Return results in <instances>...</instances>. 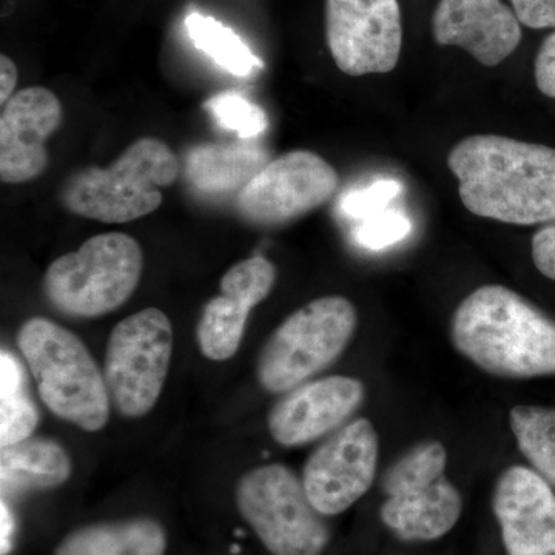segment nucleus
Listing matches in <instances>:
<instances>
[{
	"label": "nucleus",
	"mask_w": 555,
	"mask_h": 555,
	"mask_svg": "<svg viewBox=\"0 0 555 555\" xmlns=\"http://www.w3.org/2000/svg\"><path fill=\"white\" fill-rule=\"evenodd\" d=\"M433 33L438 43L460 47L485 67L502 64L521 39L520 21L502 0H440Z\"/></svg>",
	"instance_id": "f3484780"
},
{
	"label": "nucleus",
	"mask_w": 555,
	"mask_h": 555,
	"mask_svg": "<svg viewBox=\"0 0 555 555\" xmlns=\"http://www.w3.org/2000/svg\"><path fill=\"white\" fill-rule=\"evenodd\" d=\"M401 192H403V185L396 179H379L367 188L346 193L339 199L338 211L349 221L361 222L389 210L390 204L401 195Z\"/></svg>",
	"instance_id": "393cba45"
},
{
	"label": "nucleus",
	"mask_w": 555,
	"mask_h": 555,
	"mask_svg": "<svg viewBox=\"0 0 555 555\" xmlns=\"http://www.w3.org/2000/svg\"><path fill=\"white\" fill-rule=\"evenodd\" d=\"M173 353V327L163 310H139L109 334L104 379L109 400L124 416L138 418L155 408Z\"/></svg>",
	"instance_id": "1a4fd4ad"
},
{
	"label": "nucleus",
	"mask_w": 555,
	"mask_h": 555,
	"mask_svg": "<svg viewBox=\"0 0 555 555\" xmlns=\"http://www.w3.org/2000/svg\"><path fill=\"white\" fill-rule=\"evenodd\" d=\"M532 261L542 275L555 281V224L535 233L532 238Z\"/></svg>",
	"instance_id": "cd10ccee"
},
{
	"label": "nucleus",
	"mask_w": 555,
	"mask_h": 555,
	"mask_svg": "<svg viewBox=\"0 0 555 555\" xmlns=\"http://www.w3.org/2000/svg\"><path fill=\"white\" fill-rule=\"evenodd\" d=\"M534 73L537 89L555 100V33L540 47Z\"/></svg>",
	"instance_id": "c85d7f7f"
},
{
	"label": "nucleus",
	"mask_w": 555,
	"mask_h": 555,
	"mask_svg": "<svg viewBox=\"0 0 555 555\" xmlns=\"http://www.w3.org/2000/svg\"><path fill=\"white\" fill-rule=\"evenodd\" d=\"M189 38L196 49L211 57L219 67L238 78H250L264 68L257 54L251 53L246 42L232 28L204 14L192 13L185 20Z\"/></svg>",
	"instance_id": "412c9836"
},
{
	"label": "nucleus",
	"mask_w": 555,
	"mask_h": 555,
	"mask_svg": "<svg viewBox=\"0 0 555 555\" xmlns=\"http://www.w3.org/2000/svg\"><path fill=\"white\" fill-rule=\"evenodd\" d=\"M17 346L40 398L54 415L87 433L107 425L109 396L104 374L78 335L49 318L35 317L22 324Z\"/></svg>",
	"instance_id": "20e7f679"
},
{
	"label": "nucleus",
	"mask_w": 555,
	"mask_h": 555,
	"mask_svg": "<svg viewBox=\"0 0 555 555\" xmlns=\"http://www.w3.org/2000/svg\"><path fill=\"white\" fill-rule=\"evenodd\" d=\"M364 400L360 379L332 377L302 383L270 411V436L284 448L302 447L337 429Z\"/></svg>",
	"instance_id": "2eb2a0df"
},
{
	"label": "nucleus",
	"mask_w": 555,
	"mask_h": 555,
	"mask_svg": "<svg viewBox=\"0 0 555 555\" xmlns=\"http://www.w3.org/2000/svg\"><path fill=\"white\" fill-rule=\"evenodd\" d=\"M357 324V309L349 299H313L270 335L259 353V383L270 393H287L308 383L345 352Z\"/></svg>",
	"instance_id": "423d86ee"
},
{
	"label": "nucleus",
	"mask_w": 555,
	"mask_h": 555,
	"mask_svg": "<svg viewBox=\"0 0 555 555\" xmlns=\"http://www.w3.org/2000/svg\"><path fill=\"white\" fill-rule=\"evenodd\" d=\"M377 463V430L369 420L358 418L338 429L309 456L302 469V485L318 513L338 516L374 485Z\"/></svg>",
	"instance_id": "f8f14e48"
},
{
	"label": "nucleus",
	"mask_w": 555,
	"mask_h": 555,
	"mask_svg": "<svg viewBox=\"0 0 555 555\" xmlns=\"http://www.w3.org/2000/svg\"><path fill=\"white\" fill-rule=\"evenodd\" d=\"M39 423V412L25 392L24 372L16 358L0 356V444L2 448L27 440Z\"/></svg>",
	"instance_id": "4be33fe9"
},
{
	"label": "nucleus",
	"mask_w": 555,
	"mask_h": 555,
	"mask_svg": "<svg viewBox=\"0 0 555 555\" xmlns=\"http://www.w3.org/2000/svg\"><path fill=\"white\" fill-rule=\"evenodd\" d=\"M517 20L526 27L555 28V0H511Z\"/></svg>",
	"instance_id": "bb28decb"
},
{
	"label": "nucleus",
	"mask_w": 555,
	"mask_h": 555,
	"mask_svg": "<svg viewBox=\"0 0 555 555\" xmlns=\"http://www.w3.org/2000/svg\"><path fill=\"white\" fill-rule=\"evenodd\" d=\"M204 107L222 129L235 131L241 139L257 138L268 130L269 119L264 109L238 93L225 91L215 94Z\"/></svg>",
	"instance_id": "b1692460"
},
{
	"label": "nucleus",
	"mask_w": 555,
	"mask_h": 555,
	"mask_svg": "<svg viewBox=\"0 0 555 555\" xmlns=\"http://www.w3.org/2000/svg\"><path fill=\"white\" fill-rule=\"evenodd\" d=\"M326 40L346 75H383L400 61L403 28L397 0H326Z\"/></svg>",
	"instance_id": "9b49d317"
},
{
	"label": "nucleus",
	"mask_w": 555,
	"mask_h": 555,
	"mask_svg": "<svg viewBox=\"0 0 555 555\" xmlns=\"http://www.w3.org/2000/svg\"><path fill=\"white\" fill-rule=\"evenodd\" d=\"M20 79V69L11 57L0 56V104L5 105L13 98L14 89Z\"/></svg>",
	"instance_id": "c756f323"
},
{
	"label": "nucleus",
	"mask_w": 555,
	"mask_h": 555,
	"mask_svg": "<svg viewBox=\"0 0 555 555\" xmlns=\"http://www.w3.org/2000/svg\"><path fill=\"white\" fill-rule=\"evenodd\" d=\"M455 349L503 378L555 375V320L511 288L478 287L452 317Z\"/></svg>",
	"instance_id": "f03ea898"
},
{
	"label": "nucleus",
	"mask_w": 555,
	"mask_h": 555,
	"mask_svg": "<svg viewBox=\"0 0 555 555\" xmlns=\"http://www.w3.org/2000/svg\"><path fill=\"white\" fill-rule=\"evenodd\" d=\"M509 423L532 470L555 489V408L516 406Z\"/></svg>",
	"instance_id": "5701e85b"
},
{
	"label": "nucleus",
	"mask_w": 555,
	"mask_h": 555,
	"mask_svg": "<svg viewBox=\"0 0 555 555\" xmlns=\"http://www.w3.org/2000/svg\"><path fill=\"white\" fill-rule=\"evenodd\" d=\"M507 555H555V494L535 470L513 466L492 496Z\"/></svg>",
	"instance_id": "dca6fc26"
},
{
	"label": "nucleus",
	"mask_w": 555,
	"mask_h": 555,
	"mask_svg": "<svg viewBox=\"0 0 555 555\" xmlns=\"http://www.w3.org/2000/svg\"><path fill=\"white\" fill-rule=\"evenodd\" d=\"M179 177V159L160 139L139 138L109 164L80 169L61 192L65 208L105 224H124L158 210L163 190Z\"/></svg>",
	"instance_id": "7ed1b4c3"
},
{
	"label": "nucleus",
	"mask_w": 555,
	"mask_h": 555,
	"mask_svg": "<svg viewBox=\"0 0 555 555\" xmlns=\"http://www.w3.org/2000/svg\"><path fill=\"white\" fill-rule=\"evenodd\" d=\"M411 232V219L401 211L389 208L375 217L357 222L352 233L358 246L378 251L408 238Z\"/></svg>",
	"instance_id": "a878e982"
},
{
	"label": "nucleus",
	"mask_w": 555,
	"mask_h": 555,
	"mask_svg": "<svg viewBox=\"0 0 555 555\" xmlns=\"http://www.w3.org/2000/svg\"><path fill=\"white\" fill-rule=\"evenodd\" d=\"M448 452L438 441L409 449L383 477V524L406 542L441 539L460 520L463 500L448 480Z\"/></svg>",
	"instance_id": "0eeeda50"
},
{
	"label": "nucleus",
	"mask_w": 555,
	"mask_h": 555,
	"mask_svg": "<svg viewBox=\"0 0 555 555\" xmlns=\"http://www.w3.org/2000/svg\"><path fill=\"white\" fill-rule=\"evenodd\" d=\"M14 534V518L11 516L10 507L2 500V555L9 553L11 537Z\"/></svg>",
	"instance_id": "7c9ffc66"
},
{
	"label": "nucleus",
	"mask_w": 555,
	"mask_h": 555,
	"mask_svg": "<svg viewBox=\"0 0 555 555\" xmlns=\"http://www.w3.org/2000/svg\"><path fill=\"white\" fill-rule=\"evenodd\" d=\"M144 257L137 240L101 233L54 259L43 275L46 298L57 312L96 318L120 308L137 291Z\"/></svg>",
	"instance_id": "39448f33"
},
{
	"label": "nucleus",
	"mask_w": 555,
	"mask_h": 555,
	"mask_svg": "<svg viewBox=\"0 0 555 555\" xmlns=\"http://www.w3.org/2000/svg\"><path fill=\"white\" fill-rule=\"evenodd\" d=\"M62 122L60 98L46 87H27L5 105L0 115V179L24 184L40 177L49 164L47 141Z\"/></svg>",
	"instance_id": "ddd939ff"
},
{
	"label": "nucleus",
	"mask_w": 555,
	"mask_h": 555,
	"mask_svg": "<svg viewBox=\"0 0 555 555\" xmlns=\"http://www.w3.org/2000/svg\"><path fill=\"white\" fill-rule=\"evenodd\" d=\"M236 505L273 555H321L331 540L323 514L286 466H259L244 474Z\"/></svg>",
	"instance_id": "6e6552de"
},
{
	"label": "nucleus",
	"mask_w": 555,
	"mask_h": 555,
	"mask_svg": "<svg viewBox=\"0 0 555 555\" xmlns=\"http://www.w3.org/2000/svg\"><path fill=\"white\" fill-rule=\"evenodd\" d=\"M72 476V460L57 441L30 437L2 448L0 480L3 492L46 491Z\"/></svg>",
	"instance_id": "aec40b11"
},
{
	"label": "nucleus",
	"mask_w": 555,
	"mask_h": 555,
	"mask_svg": "<svg viewBox=\"0 0 555 555\" xmlns=\"http://www.w3.org/2000/svg\"><path fill=\"white\" fill-rule=\"evenodd\" d=\"M275 281V266L264 257L244 259L224 273L221 294L207 302L196 328L204 357L228 361L235 356L251 309L269 297Z\"/></svg>",
	"instance_id": "4468645a"
},
{
	"label": "nucleus",
	"mask_w": 555,
	"mask_h": 555,
	"mask_svg": "<svg viewBox=\"0 0 555 555\" xmlns=\"http://www.w3.org/2000/svg\"><path fill=\"white\" fill-rule=\"evenodd\" d=\"M338 173L309 150H294L269 160L236 195V210L258 228H281L327 203L338 189Z\"/></svg>",
	"instance_id": "9d476101"
},
{
	"label": "nucleus",
	"mask_w": 555,
	"mask_h": 555,
	"mask_svg": "<svg viewBox=\"0 0 555 555\" xmlns=\"http://www.w3.org/2000/svg\"><path fill=\"white\" fill-rule=\"evenodd\" d=\"M268 163V152L248 142L196 145L185 156V179L203 195L240 193Z\"/></svg>",
	"instance_id": "a211bd4d"
},
{
	"label": "nucleus",
	"mask_w": 555,
	"mask_h": 555,
	"mask_svg": "<svg viewBox=\"0 0 555 555\" xmlns=\"http://www.w3.org/2000/svg\"><path fill=\"white\" fill-rule=\"evenodd\" d=\"M463 206L514 225L555 221V149L499 134H474L449 153Z\"/></svg>",
	"instance_id": "f257e3e1"
},
{
	"label": "nucleus",
	"mask_w": 555,
	"mask_h": 555,
	"mask_svg": "<svg viewBox=\"0 0 555 555\" xmlns=\"http://www.w3.org/2000/svg\"><path fill=\"white\" fill-rule=\"evenodd\" d=\"M166 550L163 526L153 518L137 517L76 529L54 555H166Z\"/></svg>",
	"instance_id": "6ab92c4d"
}]
</instances>
